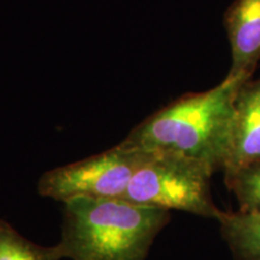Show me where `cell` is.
<instances>
[{
    "label": "cell",
    "mask_w": 260,
    "mask_h": 260,
    "mask_svg": "<svg viewBox=\"0 0 260 260\" xmlns=\"http://www.w3.org/2000/svg\"><path fill=\"white\" fill-rule=\"evenodd\" d=\"M247 81L226 76L212 89L178 98L135 126L122 142L144 151L183 155L213 172L222 169L235 100Z\"/></svg>",
    "instance_id": "6da1fadb"
},
{
    "label": "cell",
    "mask_w": 260,
    "mask_h": 260,
    "mask_svg": "<svg viewBox=\"0 0 260 260\" xmlns=\"http://www.w3.org/2000/svg\"><path fill=\"white\" fill-rule=\"evenodd\" d=\"M170 211L121 198H74L64 203L58 248L71 260H146Z\"/></svg>",
    "instance_id": "7a4b0ae2"
},
{
    "label": "cell",
    "mask_w": 260,
    "mask_h": 260,
    "mask_svg": "<svg viewBox=\"0 0 260 260\" xmlns=\"http://www.w3.org/2000/svg\"><path fill=\"white\" fill-rule=\"evenodd\" d=\"M146 152L121 199L218 219L222 211L211 197L210 178L213 171L209 167L180 154Z\"/></svg>",
    "instance_id": "3957f363"
},
{
    "label": "cell",
    "mask_w": 260,
    "mask_h": 260,
    "mask_svg": "<svg viewBox=\"0 0 260 260\" xmlns=\"http://www.w3.org/2000/svg\"><path fill=\"white\" fill-rule=\"evenodd\" d=\"M146 154L121 142L103 153L46 171L38 182V191L63 204L74 198H122Z\"/></svg>",
    "instance_id": "277c9868"
},
{
    "label": "cell",
    "mask_w": 260,
    "mask_h": 260,
    "mask_svg": "<svg viewBox=\"0 0 260 260\" xmlns=\"http://www.w3.org/2000/svg\"><path fill=\"white\" fill-rule=\"evenodd\" d=\"M260 160V77L242 84L235 100L224 175Z\"/></svg>",
    "instance_id": "5b68a950"
},
{
    "label": "cell",
    "mask_w": 260,
    "mask_h": 260,
    "mask_svg": "<svg viewBox=\"0 0 260 260\" xmlns=\"http://www.w3.org/2000/svg\"><path fill=\"white\" fill-rule=\"evenodd\" d=\"M232 67L229 77L251 80L260 60V0H235L224 16Z\"/></svg>",
    "instance_id": "8992f818"
},
{
    "label": "cell",
    "mask_w": 260,
    "mask_h": 260,
    "mask_svg": "<svg viewBox=\"0 0 260 260\" xmlns=\"http://www.w3.org/2000/svg\"><path fill=\"white\" fill-rule=\"evenodd\" d=\"M217 220L236 260H260V213L222 211Z\"/></svg>",
    "instance_id": "52a82bcc"
},
{
    "label": "cell",
    "mask_w": 260,
    "mask_h": 260,
    "mask_svg": "<svg viewBox=\"0 0 260 260\" xmlns=\"http://www.w3.org/2000/svg\"><path fill=\"white\" fill-rule=\"evenodd\" d=\"M58 246L35 245L0 220V260H60Z\"/></svg>",
    "instance_id": "ba28073f"
},
{
    "label": "cell",
    "mask_w": 260,
    "mask_h": 260,
    "mask_svg": "<svg viewBox=\"0 0 260 260\" xmlns=\"http://www.w3.org/2000/svg\"><path fill=\"white\" fill-rule=\"evenodd\" d=\"M224 176L228 188L239 201L240 211L260 213V160Z\"/></svg>",
    "instance_id": "9c48e42d"
}]
</instances>
